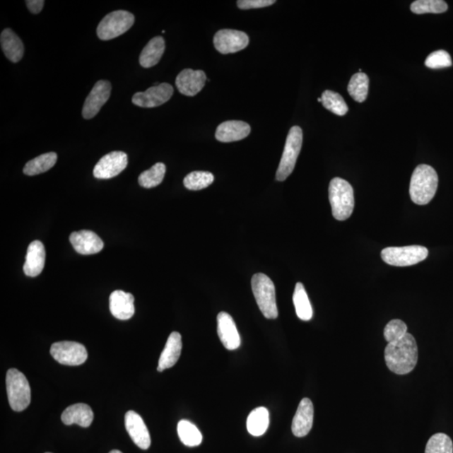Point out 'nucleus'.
Segmentation results:
<instances>
[{"instance_id": "1", "label": "nucleus", "mask_w": 453, "mask_h": 453, "mask_svg": "<svg viewBox=\"0 0 453 453\" xmlns=\"http://www.w3.org/2000/svg\"><path fill=\"white\" fill-rule=\"evenodd\" d=\"M384 360L393 373L399 375L411 373L418 361V348L413 336L407 333L402 339L388 343L384 350Z\"/></svg>"}, {"instance_id": "3", "label": "nucleus", "mask_w": 453, "mask_h": 453, "mask_svg": "<svg viewBox=\"0 0 453 453\" xmlns=\"http://www.w3.org/2000/svg\"><path fill=\"white\" fill-rule=\"evenodd\" d=\"M329 201L333 216L339 221L347 220L353 212L354 194L351 184L335 177L329 185Z\"/></svg>"}, {"instance_id": "37", "label": "nucleus", "mask_w": 453, "mask_h": 453, "mask_svg": "<svg viewBox=\"0 0 453 453\" xmlns=\"http://www.w3.org/2000/svg\"><path fill=\"white\" fill-rule=\"evenodd\" d=\"M425 65L430 69H442L451 66L452 61L449 53L440 50L430 54Z\"/></svg>"}, {"instance_id": "4", "label": "nucleus", "mask_w": 453, "mask_h": 453, "mask_svg": "<svg viewBox=\"0 0 453 453\" xmlns=\"http://www.w3.org/2000/svg\"><path fill=\"white\" fill-rule=\"evenodd\" d=\"M251 286L259 310L267 319L278 317L276 298V288L270 277L262 273H257L251 280Z\"/></svg>"}, {"instance_id": "18", "label": "nucleus", "mask_w": 453, "mask_h": 453, "mask_svg": "<svg viewBox=\"0 0 453 453\" xmlns=\"http://www.w3.org/2000/svg\"><path fill=\"white\" fill-rule=\"evenodd\" d=\"M314 419V407L310 399L304 398L300 402L291 425V430L297 437H304L310 433Z\"/></svg>"}, {"instance_id": "10", "label": "nucleus", "mask_w": 453, "mask_h": 453, "mask_svg": "<svg viewBox=\"0 0 453 453\" xmlns=\"http://www.w3.org/2000/svg\"><path fill=\"white\" fill-rule=\"evenodd\" d=\"M213 43L218 52L230 54L244 50L248 47L249 39L243 31L224 29L214 35Z\"/></svg>"}, {"instance_id": "29", "label": "nucleus", "mask_w": 453, "mask_h": 453, "mask_svg": "<svg viewBox=\"0 0 453 453\" xmlns=\"http://www.w3.org/2000/svg\"><path fill=\"white\" fill-rule=\"evenodd\" d=\"M177 433L182 442L187 447H197L203 442V435L199 429L189 420H182L179 421Z\"/></svg>"}, {"instance_id": "11", "label": "nucleus", "mask_w": 453, "mask_h": 453, "mask_svg": "<svg viewBox=\"0 0 453 453\" xmlns=\"http://www.w3.org/2000/svg\"><path fill=\"white\" fill-rule=\"evenodd\" d=\"M128 155L122 151H113L102 157L93 169L98 179H111L118 176L127 167Z\"/></svg>"}, {"instance_id": "2", "label": "nucleus", "mask_w": 453, "mask_h": 453, "mask_svg": "<svg viewBox=\"0 0 453 453\" xmlns=\"http://www.w3.org/2000/svg\"><path fill=\"white\" fill-rule=\"evenodd\" d=\"M438 187L436 170L428 165H420L412 174L410 196L417 205H427L433 199Z\"/></svg>"}, {"instance_id": "40", "label": "nucleus", "mask_w": 453, "mask_h": 453, "mask_svg": "<svg viewBox=\"0 0 453 453\" xmlns=\"http://www.w3.org/2000/svg\"><path fill=\"white\" fill-rule=\"evenodd\" d=\"M110 453H123V452L119 450H113V451H111Z\"/></svg>"}, {"instance_id": "31", "label": "nucleus", "mask_w": 453, "mask_h": 453, "mask_svg": "<svg viewBox=\"0 0 453 453\" xmlns=\"http://www.w3.org/2000/svg\"><path fill=\"white\" fill-rule=\"evenodd\" d=\"M321 98L322 105L331 113L339 116H344L348 113V107L339 93L326 90L322 93Z\"/></svg>"}, {"instance_id": "8", "label": "nucleus", "mask_w": 453, "mask_h": 453, "mask_svg": "<svg viewBox=\"0 0 453 453\" xmlns=\"http://www.w3.org/2000/svg\"><path fill=\"white\" fill-rule=\"evenodd\" d=\"M134 23L133 13L125 11H116L107 15L97 28L98 38L110 40L127 33Z\"/></svg>"}, {"instance_id": "15", "label": "nucleus", "mask_w": 453, "mask_h": 453, "mask_svg": "<svg viewBox=\"0 0 453 453\" xmlns=\"http://www.w3.org/2000/svg\"><path fill=\"white\" fill-rule=\"evenodd\" d=\"M206 81L207 76L204 71L185 69L177 76L176 85L183 95L194 97L204 88Z\"/></svg>"}, {"instance_id": "25", "label": "nucleus", "mask_w": 453, "mask_h": 453, "mask_svg": "<svg viewBox=\"0 0 453 453\" xmlns=\"http://www.w3.org/2000/svg\"><path fill=\"white\" fill-rule=\"evenodd\" d=\"M165 49V40L163 37H156L151 39L141 54V65L145 69L155 66L163 57Z\"/></svg>"}, {"instance_id": "20", "label": "nucleus", "mask_w": 453, "mask_h": 453, "mask_svg": "<svg viewBox=\"0 0 453 453\" xmlns=\"http://www.w3.org/2000/svg\"><path fill=\"white\" fill-rule=\"evenodd\" d=\"M250 131L249 125L243 121L230 120L218 125L215 137L220 142H235L243 140Z\"/></svg>"}, {"instance_id": "19", "label": "nucleus", "mask_w": 453, "mask_h": 453, "mask_svg": "<svg viewBox=\"0 0 453 453\" xmlns=\"http://www.w3.org/2000/svg\"><path fill=\"white\" fill-rule=\"evenodd\" d=\"M134 298L132 294L123 290H114L110 295V309L113 315L119 320H129L134 314Z\"/></svg>"}, {"instance_id": "27", "label": "nucleus", "mask_w": 453, "mask_h": 453, "mask_svg": "<svg viewBox=\"0 0 453 453\" xmlns=\"http://www.w3.org/2000/svg\"><path fill=\"white\" fill-rule=\"evenodd\" d=\"M293 303L298 317L302 321H310L313 316V310L310 300L302 283L298 282L295 285L293 294Z\"/></svg>"}, {"instance_id": "7", "label": "nucleus", "mask_w": 453, "mask_h": 453, "mask_svg": "<svg viewBox=\"0 0 453 453\" xmlns=\"http://www.w3.org/2000/svg\"><path fill=\"white\" fill-rule=\"evenodd\" d=\"M428 254V249L420 245L389 247L382 250L381 257L389 266L406 267L423 261Z\"/></svg>"}, {"instance_id": "34", "label": "nucleus", "mask_w": 453, "mask_h": 453, "mask_svg": "<svg viewBox=\"0 0 453 453\" xmlns=\"http://www.w3.org/2000/svg\"><path fill=\"white\" fill-rule=\"evenodd\" d=\"M447 8V4L442 0H417L411 6V11L416 15L428 13H441L446 12Z\"/></svg>"}, {"instance_id": "30", "label": "nucleus", "mask_w": 453, "mask_h": 453, "mask_svg": "<svg viewBox=\"0 0 453 453\" xmlns=\"http://www.w3.org/2000/svg\"><path fill=\"white\" fill-rule=\"evenodd\" d=\"M370 80L367 76L363 73L354 74L348 86V92L354 100L358 102H363L366 100L369 93Z\"/></svg>"}, {"instance_id": "41", "label": "nucleus", "mask_w": 453, "mask_h": 453, "mask_svg": "<svg viewBox=\"0 0 453 453\" xmlns=\"http://www.w3.org/2000/svg\"><path fill=\"white\" fill-rule=\"evenodd\" d=\"M317 101H318V102H322V98H317Z\"/></svg>"}, {"instance_id": "39", "label": "nucleus", "mask_w": 453, "mask_h": 453, "mask_svg": "<svg viewBox=\"0 0 453 453\" xmlns=\"http://www.w3.org/2000/svg\"><path fill=\"white\" fill-rule=\"evenodd\" d=\"M25 3L29 11L33 13H39L42 11L45 4L43 0H27Z\"/></svg>"}, {"instance_id": "12", "label": "nucleus", "mask_w": 453, "mask_h": 453, "mask_svg": "<svg viewBox=\"0 0 453 453\" xmlns=\"http://www.w3.org/2000/svg\"><path fill=\"white\" fill-rule=\"evenodd\" d=\"M174 93L172 85L161 83L148 88L145 92L134 94L132 102L134 105L142 107H155L165 104Z\"/></svg>"}, {"instance_id": "24", "label": "nucleus", "mask_w": 453, "mask_h": 453, "mask_svg": "<svg viewBox=\"0 0 453 453\" xmlns=\"http://www.w3.org/2000/svg\"><path fill=\"white\" fill-rule=\"evenodd\" d=\"M1 48L8 60L17 64L24 56V44L18 35L11 29L2 31L0 37Z\"/></svg>"}, {"instance_id": "28", "label": "nucleus", "mask_w": 453, "mask_h": 453, "mask_svg": "<svg viewBox=\"0 0 453 453\" xmlns=\"http://www.w3.org/2000/svg\"><path fill=\"white\" fill-rule=\"evenodd\" d=\"M57 155L55 152H49L29 161L25 165L24 173L27 176H35V175L47 172L52 169L57 163Z\"/></svg>"}, {"instance_id": "23", "label": "nucleus", "mask_w": 453, "mask_h": 453, "mask_svg": "<svg viewBox=\"0 0 453 453\" xmlns=\"http://www.w3.org/2000/svg\"><path fill=\"white\" fill-rule=\"evenodd\" d=\"M61 420L65 425L77 424L80 427H90L93 420V412L86 404L78 403L67 407L61 415Z\"/></svg>"}, {"instance_id": "26", "label": "nucleus", "mask_w": 453, "mask_h": 453, "mask_svg": "<svg viewBox=\"0 0 453 453\" xmlns=\"http://www.w3.org/2000/svg\"><path fill=\"white\" fill-rule=\"evenodd\" d=\"M270 424V414L266 407H258L250 412L247 419V429L254 437L262 436Z\"/></svg>"}, {"instance_id": "13", "label": "nucleus", "mask_w": 453, "mask_h": 453, "mask_svg": "<svg viewBox=\"0 0 453 453\" xmlns=\"http://www.w3.org/2000/svg\"><path fill=\"white\" fill-rule=\"evenodd\" d=\"M111 83L109 81L100 80L94 85L90 93L84 102L83 116L84 119L94 118L109 100L111 94Z\"/></svg>"}, {"instance_id": "9", "label": "nucleus", "mask_w": 453, "mask_h": 453, "mask_svg": "<svg viewBox=\"0 0 453 453\" xmlns=\"http://www.w3.org/2000/svg\"><path fill=\"white\" fill-rule=\"evenodd\" d=\"M50 352L54 360L64 365L78 366L88 360L86 348L77 342L64 341L53 343Z\"/></svg>"}, {"instance_id": "36", "label": "nucleus", "mask_w": 453, "mask_h": 453, "mask_svg": "<svg viewBox=\"0 0 453 453\" xmlns=\"http://www.w3.org/2000/svg\"><path fill=\"white\" fill-rule=\"evenodd\" d=\"M407 333V326L405 322L401 320L394 319L390 321L389 324L385 326L384 337L388 343H389L402 339Z\"/></svg>"}, {"instance_id": "17", "label": "nucleus", "mask_w": 453, "mask_h": 453, "mask_svg": "<svg viewBox=\"0 0 453 453\" xmlns=\"http://www.w3.org/2000/svg\"><path fill=\"white\" fill-rule=\"evenodd\" d=\"M218 335L221 342L228 350H235L240 347L241 339L235 321L230 314L222 312L218 314Z\"/></svg>"}, {"instance_id": "5", "label": "nucleus", "mask_w": 453, "mask_h": 453, "mask_svg": "<svg viewBox=\"0 0 453 453\" xmlns=\"http://www.w3.org/2000/svg\"><path fill=\"white\" fill-rule=\"evenodd\" d=\"M6 389L10 406L15 411H22L29 406L31 390L24 374L16 369L8 370L6 375Z\"/></svg>"}, {"instance_id": "6", "label": "nucleus", "mask_w": 453, "mask_h": 453, "mask_svg": "<svg viewBox=\"0 0 453 453\" xmlns=\"http://www.w3.org/2000/svg\"><path fill=\"white\" fill-rule=\"evenodd\" d=\"M302 129L299 127L291 128L287 136L283 154L276 172L277 181L284 182L293 173L302 150Z\"/></svg>"}, {"instance_id": "21", "label": "nucleus", "mask_w": 453, "mask_h": 453, "mask_svg": "<svg viewBox=\"0 0 453 453\" xmlns=\"http://www.w3.org/2000/svg\"><path fill=\"white\" fill-rule=\"evenodd\" d=\"M46 262V250L42 242L35 240L30 243L25 257L24 272L27 276L37 277L42 272Z\"/></svg>"}, {"instance_id": "33", "label": "nucleus", "mask_w": 453, "mask_h": 453, "mask_svg": "<svg viewBox=\"0 0 453 453\" xmlns=\"http://www.w3.org/2000/svg\"><path fill=\"white\" fill-rule=\"evenodd\" d=\"M214 181V176L208 172H192L184 178V186L191 191L203 190Z\"/></svg>"}, {"instance_id": "35", "label": "nucleus", "mask_w": 453, "mask_h": 453, "mask_svg": "<svg viewBox=\"0 0 453 453\" xmlns=\"http://www.w3.org/2000/svg\"><path fill=\"white\" fill-rule=\"evenodd\" d=\"M425 453H453L452 439L444 433H437L429 439Z\"/></svg>"}, {"instance_id": "32", "label": "nucleus", "mask_w": 453, "mask_h": 453, "mask_svg": "<svg viewBox=\"0 0 453 453\" xmlns=\"http://www.w3.org/2000/svg\"><path fill=\"white\" fill-rule=\"evenodd\" d=\"M165 165L163 163H156L151 169L145 170L139 177V183L145 188H152L159 186L163 182L165 175Z\"/></svg>"}, {"instance_id": "22", "label": "nucleus", "mask_w": 453, "mask_h": 453, "mask_svg": "<svg viewBox=\"0 0 453 453\" xmlns=\"http://www.w3.org/2000/svg\"><path fill=\"white\" fill-rule=\"evenodd\" d=\"M182 348V336L177 331H173L170 334L163 352L160 354L157 370L163 372L176 365L181 356Z\"/></svg>"}, {"instance_id": "16", "label": "nucleus", "mask_w": 453, "mask_h": 453, "mask_svg": "<svg viewBox=\"0 0 453 453\" xmlns=\"http://www.w3.org/2000/svg\"><path fill=\"white\" fill-rule=\"evenodd\" d=\"M70 242L78 253L84 255L95 254L104 249V242L95 233L89 230L73 232Z\"/></svg>"}, {"instance_id": "14", "label": "nucleus", "mask_w": 453, "mask_h": 453, "mask_svg": "<svg viewBox=\"0 0 453 453\" xmlns=\"http://www.w3.org/2000/svg\"><path fill=\"white\" fill-rule=\"evenodd\" d=\"M125 428L134 444L143 450L151 447V440L149 430L142 417L136 411H129L125 415Z\"/></svg>"}, {"instance_id": "38", "label": "nucleus", "mask_w": 453, "mask_h": 453, "mask_svg": "<svg viewBox=\"0 0 453 453\" xmlns=\"http://www.w3.org/2000/svg\"><path fill=\"white\" fill-rule=\"evenodd\" d=\"M275 0H240L237 1V7L241 10H250V8H259L271 6L275 4Z\"/></svg>"}, {"instance_id": "42", "label": "nucleus", "mask_w": 453, "mask_h": 453, "mask_svg": "<svg viewBox=\"0 0 453 453\" xmlns=\"http://www.w3.org/2000/svg\"><path fill=\"white\" fill-rule=\"evenodd\" d=\"M47 453H51V452H47Z\"/></svg>"}]
</instances>
